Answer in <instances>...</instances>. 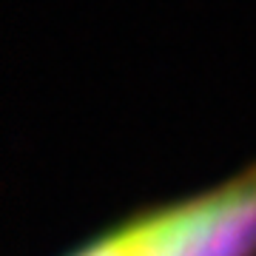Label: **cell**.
Segmentation results:
<instances>
[{
  "label": "cell",
  "instance_id": "1",
  "mask_svg": "<svg viewBox=\"0 0 256 256\" xmlns=\"http://www.w3.org/2000/svg\"><path fill=\"white\" fill-rule=\"evenodd\" d=\"M66 256H256V162L200 194L134 214Z\"/></svg>",
  "mask_w": 256,
  "mask_h": 256
}]
</instances>
